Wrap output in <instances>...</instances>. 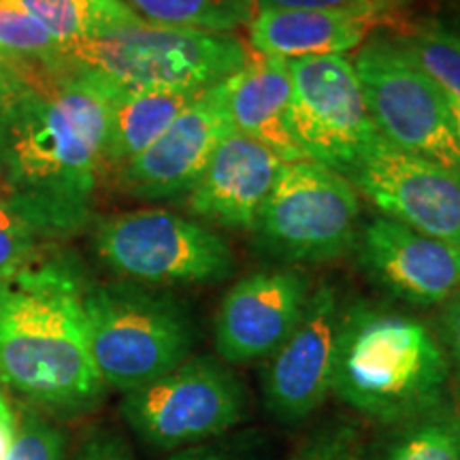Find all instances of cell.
Returning a JSON list of instances; mask_svg holds the SVG:
<instances>
[{
    "label": "cell",
    "instance_id": "obj_27",
    "mask_svg": "<svg viewBox=\"0 0 460 460\" xmlns=\"http://www.w3.org/2000/svg\"><path fill=\"white\" fill-rule=\"evenodd\" d=\"M405 7V0H256V11L273 9H307V11H356L373 15L384 26Z\"/></svg>",
    "mask_w": 460,
    "mask_h": 460
},
{
    "label": "cell",
    "instance_id": "obj_7",
    "mask_svg": "<svg viewBox=\"0 0 460 460\" xmlns=\"http://www.w3.org/2000/svg\"><path fill=\"white\" fill-rule=\"evenodd\" d=\"M92 243L115 275L152 288L217 284L237 267L222 234L166 209H137L101 220Z\"/></svg>",
    "mask_w": 460,
    "mask_h": 460
},
{
    "label": "cell",
    "instance_id": "obj_17",
    "mask_svg": "<svg viewBox=\"0 0 460 460\" xmlns=\"http://www.w3.org/2000/svg\"><path fill=\"white\" fill-rule=\"evenodd\" d=\"M252 49V48H250ZM292 82L288 60L250 51L245 65L224 82L230 126L250 137L284 163L307 160L288 128Z\"/></svg>",
    "mask_w": 460,
    "mask_h": 460
},
{
    "label": "cell",
    "instance_id": "obj_12",
    "mask_svg": "<svg viewBox=\"0 0 460 460\" xmlns=\"http://www.w3.org/2000/svg\"><path fill=\"white\" fill-rule=\"evenodd\" d=\"M341 318L343 305L335 288H315L295 331L269 358L264 371V405L275 420L301 422L331 394Z\"/></svg>",
    "mask_w": 460,
    "mask_h": 460
},
{
    "label": "cell",
    "instance_id": "obj_28",
    "mask_svg": "<svg viewBox=\"0 0 460 460\" xmlns=\"http://www.w3.org/2000/svg\"><path fill=\"white\" fill-rule=\"evenodd\" d=\"M296 460H360L358 435L348 427L322 430L309 439Z\"/></svg>",
    "mask_w": 460,
    "mask_h": 460
},
{
    "label": "cell",
    "instance_id": "obj_5",
    "mask_svg": "<svg viewBox=\"0 0 460 460\" xmlns=\"http://www.w3.org/2000/svg\"><path fill=\"white\" fill-rule=\"evenodd\" d=\"M250 51L233 32L160 26L137 15L128 24L68 48L60 68L92 73L118 90H209L233 77Z\"/></svg>",
    "mask_w": 460,
    "mask_h": 460
},
{
    "label": "cell",
    "instance_id": "obj_31",
    "mask_svg": "<svg viewBox=\"0 0 460 460\" xmlns=\"http://www.w3.org/2000/svg\"><path fill=\"white\" fill-rule=\"evenodd\" d=\"M41 71H45V68L28 65V62L15 60V58L0 54V85L26 84V82H31V79L37 77Z\"/></svg>",
    "mask_w": 460,
    "mask_h": 460
},
{
    "label": "cell",
    "instance_id": "obj_25",
    "mask_svg": "<svg viewBox=\"0 0 460 460\" xmlns=\"http://www.w3.org/2000/svg\"><path fill=\"white\" fill-rule=\"evenodd\" d=\"M41 230L0 190V279L24 271L39 252Z\"/></svg>",
    "mask_w": 460,
    "mask_h": 460
},
{
    "label": "cell",
    "instance_id": "obj_2",
    "mask_svg": "<svg viewBox=\"0 0 460 460\" xmlns=\"http://www.w3.org/2000/svg\"><path fill=\"white\" fill-rule=\"evenodd\" d=\"M85 281L71 258L0 279V384L37 405L82 411L105 384L92 360Z\"/></svg>",
    "mask_w": 460,
    "mask_h": 460
},
{
    "label": "cell",
    "instance_id": "obj_30",
    "mask_svg": "<svg viewBox=\"0 0 460 460\" xmlns=\"http://www.w3.org/2000/svg\"><path fill=\"white\" fill-rule=\"evenodd\" d=\"M441 335H444V343L450 352L447 360H452L460 379V295L452 296L441 314Z\"/></svg>",
    "mask_w": 460,
    "mask_h": 460
},
{
    "label": "cell",
    "instance_id": "obj_26",
    "mask_svg": "<svg viewBox=\"0 0 460 460\" xmlns=\"http://www.w3.org/2000/svg\"><path fill=\"white\" fill-rule=\"evenodd\" d=\"M66 439L62 430L39 411L22 410L15 416V435L7 460H65Z\"/></svg>",
    "mask_w": 460,
    "mask_h": 460
},
{
    "label": "cell",
    "instance_id": "obj_23",
    "mask_svg": "<svg viewBox=\"0 0 460 460\" xmlns=\"http://www.w3.org/2000/svg\"><path fill=\"white\" fill-rule=\"evenodd\" d=\"M0 54L45 71H60L65 49L20 0H0Z\"/></svg>",
    "mask_w": 460,
    "mask_h": 460
},
{
    "label": "cell",
    "instance_id": "obj_24",
    "mask_svg": "<svg viewBox=\"0 0 460 460\" xmlns=\"http://www.w3.org/2000/svg\"><path fill=\"white\" fill-rule=\"evenodd\" d=\"M379 460H460V418L439 410L402 424Z\"/></svg>",
    "mask_w": 460,
    "mask_h": 460
},
{
    "label": "cell",
    "instance_id": "obj_22",
    "mask_svg": "<svg viewBox=\"0 0 460 460\" xmlns=\"http://www.w3.org/2000/svg\"><path fill=\"white\" fill-rule=\"evenodd\" d=\"M429 77L460 101V31L424 22L394 37Z\"/></svg>",
    "mask_w": 460,
    "mask_h": 460
},
{
    "label": "cell",
    "instance_id": "obj_20",
    "mask_svg": "<svg viewBox=\"0 0 460 460\" xmlns=\"http://www.w3.org/2000/svg\"><path fill=\"white\" fill-rule=\"evenodd\" d=\"M62 49L128 24L137 17L124 0H20Z\"/></svg>",
    "mask_w": 460,
    "mask_h": 460
},
{
    "label": "cell",
    "instance_id": "obj_18",
    "mask_svg": "<svg viewBox=\"0 0 460 460\" xmlns=\"http://www.w3.org/2000/svg\"><path fill=\"white\" fill-rule=\"evenodd\" d=\"M373 15L356 11L273 9L256 11L250 28V48L256 54L298 60L315 56H345L360 48L376 28Z\"/></svg>",
    "mask_w": 460,
    "mask_h": 460
},
{
    "label": "cell",
    "instance_id": "obj_35",
    "mask_svg": "<svg viewBox=\"0 0 460 460\" xmlns=\"http://www.w3.org/2000/svg\"><path fill=\"white\" fill-rule=\"evenodd\" d=\"M446 94H447V92H446ZM447 102H450V111H452V118H454V128H456V139H458V147H460V101L447 94Z\"/></svg>",
    "mask_w": 460,
    "mask_h": 460
},
{
    "label": "cell",
    "instance_id": "obj_15",
    "mask_svg": "<svg viewBox=\"0 0 460 460\" xmlns=\"http://www.w3.org/2000/svg\"><path fill=\"white\" fill-rule=\"evenodd\" d=\"M358 264L373 284L401 301L430 307L460 286V245L379 216L358 233Z\"/></svg>",
    "mask_w": 460,
    "mask_h": 460
},
{
    "label": "cell",
    "instance_id": "obj_16",
    "mask_svg": "<svg viewBox=\"0 0 460 460\" xmlns=\"http://www.w3.org/2000/svg\"><path fill=\"white\" fill-rule=\"evenodd\" d=\"M284 164L262 143L230 128L186 194L188 209L222 228L252 230Z\"/></svg>",
    "mask_w": 460,
    "mask_h": 460
},
{
    "label": "cell",
    "instance_id": "obj_4",
    "mask_svg": "<svg viewBox=\"0 0 460 460\" xmlns=\"http://www.w3.org/2000/svg\"><path fill=\"white\" fill-rule=\"evenodd\" d=\"M84 315L105 388L132 393L192 356V324L169 292L126 279L85 286Z\"/></svg>",
    "mask_w": 460,
    "mask_h": 460
},
{
    "label": "cell",
    "instance_id": "obj_6",
    "mask_svg": "<svg viewBox=\"0 0 460 460\" xmlns=\"http://www.w3.org/2000/svg\"><path fill=\"white\" fill-rule=\"evenodd\" d=\"M252 233L264 254L281 262L335 261L358 241V190L314 160L286 163Z\"/></svg>",
    "mask_w": 460,
    "mask_h": 460
},
{
    "label": "cell",
    "instance_id": "obj_13",
    "mask_svg": "<svg viewBox=\"0 0 460 460\" xmlns=\"http://www.w3.org/2000/svg\"><path fill=\"white\" fill-rule=\"evenodd\" d=\"M312 296L309 279L295 269H262L230 286L214 322L222 362L269 360L295 331Z\"/></svg>",
    "mask_w": 460,
    "mask_h": 460
},
{
    "label": "cell",
    "instance_id": "obj_19",
    "mask_svg": "<svg viewBox=\"0 0 460 460\" xmlns=\"http://www.w3.org/2000/svg\"><path fill=\"white\" fill-rule=\"evenodd\" d=\"M205 90L135 88L115 90L109 107L105 166L118 171L152 146Z\"/></svg>",
    "mask_w": 460,
    "mask_h": 460
},
{
    "label": "cell",
    "instance_id": "obj_33",
    "mask_svg": "<svg viewBox=\"0 0 460 460\" xmlns=\"http://www.w3.org/2000/svg\"><path fill=\"white\" fill-rule=\"evenodd\" d=\"M164 460H234V458L228 456L226 452L217 450V447H211L205 444L197 447H188V450L171 452V456Z\"/></svg>",
    "mask_w": 460,
    "mask_h": 460
},
{
    "label": "cell",
    "instance_id": "obj_1",
    "mask_svg": "<svg viewBox=\"0 0 460 460\" xmlns=\"http://www.w3.org/2000/svg\"><path fill=\"white\" fill-rule=\"evenodd\" d=\"M115 90L92 73L41 71L4 119L0 190L43 237H68L90 222Z\"/></svg>",
    "mask_w": 460,
    "mask_h": 460
},
{
    "label": "cell",
    "instance_id": "obj_32",
    "mask_svg": "<svg viewBox=\"0 0 460 460\" xmlns=\"http://www.w3.org/2000/svg\"><path fill=\"white\" fill-rule=\"evenodd\" d=\"M15 435V413L11 411V405L0 393V460H7V454L13 444Z\"/></svg>",
    "mask_w": 460,
    "mask_h": 460
},
{
    "label": "cell",
    "instance_id": "obj_11",
    "mask_svg": "<svg viewBox=\"0 0 460 460\" xmlns=\"http://www.w3.org/2000/svg\"><path fill=\"white\" fill-rule=\"evenodd\" d=\"M348 181L384 217L460 245V172L402 152L379 135Z\"/></svg>",
    "mask_w": 460,
    "mask_h": 460
},
{
    "label": "cell",
    "instance_id": "obj_3",
    "mask_svg": "<svg viewBox=\"0 0 460 460\" xmlns=\"http://www.w3.org/2000/svg\"><path fill=\"white\" fill-rule=\"evenodd\" d=\"M450 360L427 324L354 303L343 307L331 394L379 424H410L441 410Z\"/></svg>",
    "mask_w": 460,
    "mask_h": 460
},
{
    "label": "cell",
    "instance_id": "obj_29",
    "mask_svg": "<svg viewBox=\"0 0 460 460\" xmlns=\"http://www.w3.org/2000/svg\"><path fill=\"white\" fill-rule=\"evenodd\" d=\"M77 460H132V454L122 437L111 430H102L85 441L77 454Z\"/></svg>",
    "mask_w": 460,
    "mask_h": 460
},
{
    "label": "cell",
    "instance_id": "obj_9",
    "mask_svg": "<svg viewBox=\"0 0 460 460\" xmlns=\"http://www.w3.org/2000/svg\"><path fill=\"white\" fill-rule=\"evenodd\" d=\"M243 413V384L211 356H190L122 399V416L135 435L164 452L205 446L237 427Z\"/></svg>",
    "mask_w": 460,
    "mask_h": 460
},
{
    "label": "cell",
    "instance_id": "obj_34",
    "mask_svg": "<svg viewBox=\"0 0 460 460\" xmlns=\"http://www.w3.org/2000/svg\"><path fill=\"white\" fill-rule=\"evenodd\" d=\"M31 82H32V79H31ZM26 84L0 85V132H3L4 119H7L11 107H13V102L17 101V96H20V92H22V88H24Z\"/></svg>",
    "mask_w": 460,
    "mask_h": 460
},
{
    "label": "cell",
    "instance_id": "obj_10",
    "mask_svg": "<svg viewBox=\"0 0 460 460\" xmlns=\"http://www.w3.org/2000/svg\"><path fill=\"white\" fill-rule=\"evenodd\" d=\"M292 99L288 128L305 158L348 180L379 132L352 58L315 56L288 60Z\"/></svg>",
    "mask_w": 460,
    "mask_h": 460
},
{
    "label": "cell",
    "instance_id": "obj_14",
    "mask_svg": "<svg viewBox=\"0 0 460 460\" xmlns=\"http://www.w3.org/2000/svg\"><path fill=\"white\" fill-rule=\"evenodd\" d=\"M230 128L222 82L190 102L146 152L119 166L115 183L143 200L186 197Z\"/></svg>",
    "mask_w": 460,
    "mask_h": 460
},
{
    "label": "cell",
    "instance_id": "obj_21",
    "mask_svg": "<svg viewBox=\"0 0 460 460\" xmlns=\"http://www.w3.org/2000/svg\"><path fill=\"white\" fill-rule=\"evenodd\" d=\"M152 24L200 32H234L256 13V0H124Z\"/></svg>",
    "mask_w": 460,
    "mask_h": 460
},
{
    "label": "cell",
    "instance_id": "obj_8",
    "mask_svg": "<svg viewBox=\"0 0 460 460\" xmlns=\"http://www.w3.org/2000/svg\"><path fill=\"white\" fill-rule=\"evenodd\" d=\"M352 62L382 139L460 172V147L446 90L394 37L371 34L356 49Z\"/></svg>",
    "mask_w": 460,
    "mask_h": 460
}]
</instances>
